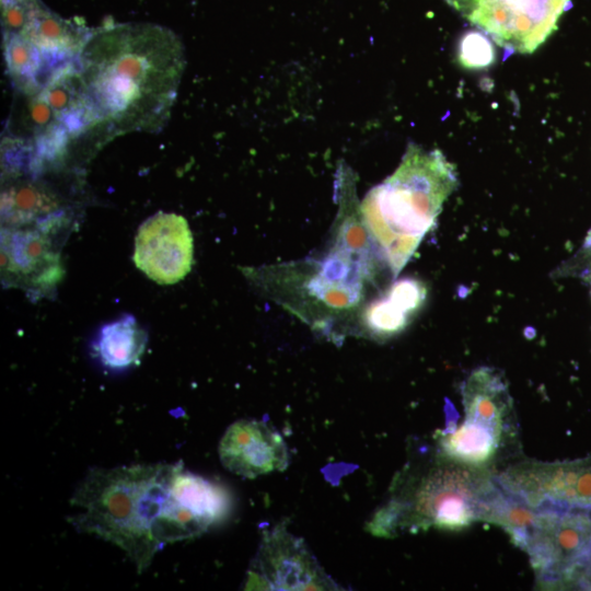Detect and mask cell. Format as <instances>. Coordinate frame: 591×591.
Segmentation results:
<instances>
[{"label":"cell","instance_id":"1","mask_svg":"<svg viewBox=\"0 0 591 591\" xmlns=\"http://www.w3.org/2000/svg\"><path fill=\"white\" fill-rule=\"evenodd\" d=\"M79 531L120 547L146 570L166 544L196 537L232 514V493L182 463L94 468L71 498Z\"/></svg>","mask_w":591,"mask_h":591},{"label":"cell","instance_id":"2","mask_svg":"<svg viewBox=\"0 0 591 591\" xmlns=\"http://www.w3.org/2000/svg\"><path fill=\"white\" fill-rule=\"evenodd\" d=\"M79 69L101 115L123 130H153L167 116L184 69L177 36L154 24L92 32Z\"/></svg>","mask_w":591,"mask_h":591},{"label":"cell","instance_id":"3","mask_svg":"<svg viewBox=\"0 0 591 591\" xmlns=\"http://www.w3.org/2000/svg\"><path fill=\"white\" fill-rule=\"evenodd\" d=\"M356 183V173L340 162L335 178L338 212L331 245L322 256L267 269L270 294L323 331L354 315L358 325L367 286L373 281L378 260L384 264L364 225Z\"/></svg>","mask_w":591,"mask_h":591},{"label":"cell","instance_id":"4","mask_svg":"<svg viewBox=\"0 0 591 591\" xmlns=\"http://www.w3.org/2000/svg\"><path fill=\"white\" fill-rule=\"evenodd\" d=\"M505 495L497 474L456 462L437 449L419 454L394 479L369 529L380 536L490 522Z\"/></svg>","mask_w":591,"mask_h":591},{"label":"cell","instance_id":"5","mask_svg":"<svg viewBox=\"0 0 591 591\" xmlns=\"http://www.w3.org/2000/svg\"><path fill=\"white\" fill-rule=\"evenodd\" d=\"M456 185L454 165L440 150L409 143L394 173L367 193L362 219L393 278L436 224Z\"/></svg>","mask_w":591,"mask_h":591},{"label":"cell","instance_id":"6","mask_svg":"<svg viewBox=\"0 0 591 591\" xmlns=\"http://www.w3.org/2000/svg\"><path fill=\"white\" fill-rule=\"evenodd\" d=\"M464 417L437 432L443 455L498 474L520 451L513 401L505 376L495 368L475 369L462 387Z\"/></svg>","mask_w":591,"mask_h":591},{"label":"cell","instance_id":"7","mask_svg":"<svg viewBox=\"0 0 591 591\" xmlns=\"http://www.w3.org/2000/svg\"><path fill=\"white\" fill-rule=\"evenodd\" d=\"M512 541L529 555L542 584L575 586L591 561V509L554 502L531 506Z\"/></svg>","mask_w":591,"mask_h":591},{"label":"cell","instance_id":"8","mask_svg":"<svg viewBox=\"0 0 591 591\" xmlns=\"http://www.w3.org/2000/svg\"><path fill=\"white\" fill-rule=\"evenodd\" d=\"M495 43L530 54L554 32L571 0H445Z\"/></svg>","mask_w":591,"mask_h":591},{"label":"cell","instance_id":"9","mask_svg":"<svg viewBox=\"0 0 591 591\" xmlns=\"http://www.w3.org/2000/svg\"><path fill=\"white\" fill-rule=\"evenodd\" d=\"M497 479L531 506L554 502L591 509V456L554 463L520 460L499 472Z\"/></svg>","mask_w":591,"mask_h":591},{"label":"cell","instance_id":"10","mask_svg":"<svg viewBox=\"0 0 591 591\" xmlns=\"http://www.w3.org/2000/svg\"><path fill=\"white\" fill-rule=\"evenodd\" d=\"M134 263L159 285H174L190 271L194 240L187 220L173 212H158L138 228Z\"/></svg>","mask_w":591,"mask_h":591},{"label":"cell","instance_id":"11","mask_svg":"<svg viewBox=\"0 0 591 591\" xmlns=\"http://www.w3.org/2000/svg\"><path fill=\"white\" fill-rule=\"evenodd\" d=\"M258 570L262 580L259 589H337L303 542L283 525H276L264 533L258 553Z\"/></svg>","mask_w":591,"mask_h":591},{"label":"cell","instance_id":"12","mask_svg":"<svg viewBox=\"0 0 591 591\" xmlns=\"http://www.w3.org/2000/svg\"><path fill=\"white\" fill-rule=\"evenodd\" d=\"M219 456L225 468L255 478L286 470L288 450L282 437L265 421L237 420L223 434Z\"/></svg>","mask_w":591,"mask_h":591},{"label":"cell","instance_id":"13","mask_svg":"<svg viewBox=\"0 0 591 591\" xmlns=\"http://www.w3.org/2000/svg\"><path fill=\"white\" fill-rule=\"evenodd\" d=\"M1 273L5 281L32 290L50 289L61 278L58 254L39 229H2Z\"/></svg>","mask_w":591,"mask_h":591},{"label":"cell","instance_id":"14","mask_svg":"<svg viewBox=\"0 0 591 591\" xmlns=\"http://www.w3.org/2000/svg\"><path fill=\"white\" fill-rule=\"evenodd\" d=\"M426 298L427 287L421 280L397 279L363 306L357 331L371 339H389L408 326Z\"/></svg>","mask_w":591,"mask_h":591},{"label":"cell","instance_id":"15","mask_svg":"<svg viewBox=\"0 0 591 591\" xmlns=\"http://www.w3.org/2000/svg\"><path fill=\"white\" fill-rule=\"evenodd\" d=\"M39 93L70 137L102 121L79 67L71 62L56 68Z\"/></svg>","mask_w":591,"mask_h":591},{"label":"cell","instance_id":"16","mask_svg":"<svg viewBox=\"0 0 591 591\" xmlns=\"http://www.w3.org/2000/svg\"><path fill=\"white\" fill-rule=\"evenodd\" d=\"M32 43L47 60L79 56L91 33L49 12L38 0H27L24 22L15 33Z\"/></svg>","mask_w":591,"mask_h":591},{"label":"cell","instance_id":"17","mask_svg":"<svg viewBox=\"0 0 591 591\" xmlns=\"http://www.w3.org/2000/svg\"><path fill=\"white\" fill-rule=\"evenodd\" d=\"M60 207L57 195L36 182H20L5 188L1 195L2 222L7 227H26L39 219L47 221Z\"/></svg>","mask_w":591,"mask_h":591},{"label":"cell","instance_id":"18","mask_svg":"<svg viewBox=\"0 0 591 591\" xmlns=\"http://www.w3.org/2000/svg\"><path fill=\"white\" fill-rule=\"evenodd\" d=\"M147 346V333L136 318L125 315L104 325L95 343L102 363L111 369H125L135 364Z\"/></svg>","mask_w":591,"mask_h":591},{"label":"cell","instance_id":"19","mask_svg":"<svg viewBox=\"0 0 591 591\" xmlns=\"http://www.w3.org/2000/svg\"><path fill=\"white\" fill-rule=\"evenodd\" d=\"M4 37V56L10 74L23 92L36 93L40 84L38 77L48 60L21 35L5 33Z\"/></svg>","mask_w":591,"mask_h":591},{"label":"cell","instance_id":"20","mask_svg":"<svg viewBox=\"0 0 591 591\" xmlns=\"http://www.w3.org/2000/svg\"><path fill=\"white\" fill-rule=\"evenodd\" d=\"M459 56L468 67L488 66L494 58V49L489 39L482 33H467L460 43Z\"/></svg>","mask_w":591,"mask_h":591},{"label":"cell","instance_id":"21","mask_svg":"<svg viewBox=\"0 0 591 591\" xmlns=\"http://www.w3.org/2000/svg\"><path fill=\"white\" fill-rule=\"evenodd\" d=\"M560 274L578 277L591 287V230L577 253L560 267Z\"/></svg>","mask_w":591,"mask_h":591}]
</instances>
